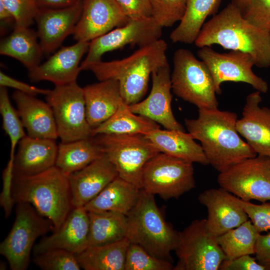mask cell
Returning <instances> with one entry per match:
<instances>
[{
	"label": "cell",
	"mask_w": 270,
	"mask_h": 270,
	"mask_svg": "<svg viewBox=\"0 0 270 270\" xmlns=\"http://www.w3.org/2000/svg\"><path fill=\"white\" fill-rule=\"evenodd\" d=\"M220 188L244 200L270 201V158L257 155L220 172Z\"/></svg>",
	"instance_id": "cell-12"
},
{
	"label": "cell",
	"mask_w": 270,
	"mask_h": 270,
	"mask_svg": "<svg viewBox=\"0 0 270 270\" xmlns=\"http://www.w3.org/2000/svg\"><path fill=\"white\" fill-rule=\"evenodd\" d=\"M0 20L2 25L12 22L15 23L12 14L1 2H0Z\"/></svg>",
	"instance_id": "cell-48"
},
{
	"label": "cell",
	"mask_w": 270,
	"mask_h": 270,
	"mask_svg": "<svg viewBox=\"0 0 270 270\" xmlns=\"http://www.w3.org/2000/svg\"><path fill=\"white\" fill-rule=\"evenodd\" d=\"M249 1L250 0H232V2L239 8L242 14Z\"/></svg>",
	"instance_id": "cell-49"
},
{
	"label": "cell",
	"mask_w": 270,
	"mask_h": 270,
	"mask_svg": "<svg viewBox=\"0 0 270 270\" xmlns=\"http://www.w3.org/2000/svg\"><path fill=\"white\" fill-rule=\"evenodd\" d=\"M11 13L15 25L29 27L38 10L34 0H0Z\"/></svg>",
	"instance_id": "cell-39"
},
{
	"label": "cell",
	"mask_w": 270,
	"mask_h": 270,
	"mask_svg": "<svg viewBox=\"0 0 270 270\" xmlns=\"http://www.w3.org/2000/svg\"><path fill=\"white\" fill-rule=\"evenodd\" d=\"M154 196L141 190L136 204L126 216V238L152 256L172 262L170 253L177 246L178 232L166 221Z\"/></svg>",
	"instance_id": "cell-5"
},
{
	"label": "cell",
	"mask_w": 270,
	"mask_h": 270,
	"mask_svg": "<svg viewBox=\"0 0 270 270\" xmlns=\"http://www.w3.org/2000/svg\"><path fill=\"white\" fill-rule=\"evenodd\" d=\"M89 218L83 207L74 208L56 230L34 246V254L52 249H62L74 254L88 248Z\"/></svg>",
	"instance_id": "cell-22"
},
{
	"label": "cell",
	"mask_w": 270,
	"mask_h": 270,
	"mask_svg": "<svg viewBox=\"0 0 270 270\" xmlns=\"http://www.w3.org/2000/svg\"><path fill=\"white\" fill-rule=\"evenodd\" d=\"M168 44L162 38L139 48L128 57L99 62L87 66L99 81L114 80L118 82L124 102L130 106L140 101L146 94L152 73L168 65Z\"/></svg>",
	"instance_id": "cell-3"
},
{
	"label": "cell",
	"mask_w": 270,
	"mask_h": 270,
	"mask_svg": "<svg viewBox=\"0 0 270 270\" xmlns=\"http://www.w3.org/2000/svg\"><path fill=\"white\" fill-rule=\"evenodd\" d=\"M46 96L62 142L92 137V128L86 118L83 88L76 82L55 86Z\"/></svg>",
	"instance_id": "cell-10"
},
{
	"label": "cell",
	"mask_w": 270,
	"mask_h": 270,
	"mask_svg": "<svg viewBox=\"0 0 270 270\" xmlns=\"http://www.w3.org/2000/svg\"><path fill=\"white\" fill-rule=\"evenodd\" d=\"M162 28L152 16L129 18L124 25L90 42L87 55L80 63L81 70L102 60V56L107 52L127 45L142 48L160 39Z\"/></svg>",
	"instance_id": "cell-13"
},
{
	"label": "cell",
	"mask_w": 270,
	"mask_h": 270,
	"mask_svg": "<svg viewBox=\"0 0 270 270\" xmlns=\"http://www.w3.org/2000/svg\"><path fill=\"white\" fill-rule=\"evenodd\" d=\"M80 0H34L38 9H56L68 7Z\"/></svg>",
	"instance_id": "cell-47"
},
{
	"label": "cell",
	"mask_w": 270,
	"mask_h": 270,
	"mask_svg": "<svg viewBox=\"0 0 270 270\" xmlns=\"http://www.w3.org/2000/svg\"><path fill=\"white\" fill-rule=\"evenodd\" d=\"M171 74L172 90L198 108H217L218 102L212 74L206 64L190 50H176Z\"/></svg>",
	"instance_id": "cell-7"
},
{
	"label": "cell",
	"mask_w": 270,
	"mask_h": 270,
	"mask_svg": "<svg viewBox=\"0 0 270 270\" xmlns=\"http://www.w3.org/2000/svg\"><path fill=\"white\" fill-rule=\"evenodd\" d=\"M192 164L159 152L144 167L142 190L164 200L180 198L195 188Z\"/></svg>",
	"instance_id": "cell-9"
},
{
	"label": "cell",
	"mask_w": 270,
	"mask_h": 270,
	"mask_svg": "<svg viewBox=\"0 0 270 270\" xmlns=\"http://www.w3.org/2000/svg\"><path fill=\"white\" fill-rule=\"evenodd\" d=\"M14 202H28L58 230L74 208L68 174L56 166L30 176H14Z\"/></svg>",
	"instance_id": "cell-4"
},
{
	"label": "cell",
	"mask_w": 270,
	"mask_h": 270,
	"mask_svg": "<svg viewBox=\"0 0 270 270\" xmlns=\"http://www.w3.org/2000/svg\"><path fill=\"white\" fill-rule=\"evenodd\" d=\"M130 244L126 238L110 244L88 247L75 256L80 268L85 270H124Z\"/></svg>",
	"instance_id": "cell-31"
},
{
	"label": "cell",
	"mask_w": 270,
	"mask_h": 270,
	"mask_svg": "<svg viewBox=\"0 0 270 270\" xmlns=\"http://www.w3.org/2000/svg\"><path fill=\"white\" fill-rule=\"evenodd\" d=\"M160 126L145 116L133 112L129 105L122 102L108 119L92 130V136L98 134H142L156 129Z\"/></svg>",
	"instance_id": "cell-32"
},
{
	"label": "cell",
	"mask_w": 270,
	"mask_h": 270,
	"mask_svg": "<svg viewBox=\"0 0 270 270\" xmlns=\"http://www.w3.org/2000/svg\"><path fill=\"white\" fill-rule=\"evenodd\" d=\"M198 200L207 210L206 228L216 237L249 220L235 196L221 188L204 191Z\"/></svg>",
	"instance_id": "cell-17"
},
{
	"label": "cell",
	"mask_w": 270,
	"mask_h": 270,
	"mask_svg": "<svg viewBox=\"0 0 270 270\" xmlns=\"http://www.w3.org/2000/svg\"><path fill=\"white\" fill-rule=\"evenodd\" d=\"M118 176L114 164L104 154L82 169L68 175L73 207H83Z\"/></svg>",
	"instance_id": "cell-20"
},
{
	"label": "cell",
	"mask_w": 270,
	"mask_h": 270,
	"mask_svg": "<svg viewBox=\"0 0 270 270\" xmlns=\"http://www.w3.org/2000/svg\"><path fill=\"white\" fill-rule=\"evenodd\" d=\"M88 212L89 218L88 247L110 244L126 238V215L110 211Z\"/></svg>",
	"instance_id": "cell-30"
},
{
	"label": "cell",
	"mask_w": 270,
	"mask_h": 270,
	"mask_svg": "<svg viewBox=\"0 0 270 270\" xmlns=\"http://www.w3.org/2000/svg\"><path fill=\"white\" fill-rule=\"evenodd\" d=\"M115 166L118 176L142 189L147 162L160 152L142 134H98L92 136Z\"/></svg>",
	"instance_id": "cell-6"
},
{
	"label": "cell",
	"mask_w": 270,
	"mask_h": 270,
	"mask_svg": "<svg viewBox=\"0 0 270 270\" xmlns=\"http://www.w3.org/2000/svg\"><path fill=\"white\" fill-rule=\"evenodd\" d=\"M38 38L36 31L14 25L12 32L1 41L0 54L17 60L30 70L40 64L44 54Z\"/></svg>",
	"instance_id": "cell-28"
},
{
	"label": "cell",
	"mask_w": 270,
	"mask_h": 270,
	"mask_svg": "<svg viewBox=\"0 0 270 270\" xmlns=\"http://www.w3.org/2000/svg\"><path fill=\"white\" fill-rule=\"evenodd\" d=\"M141 190L118 176L84 207L88 212L110 211L127 216L136 204Z\"/></svg>",
	"instance_id": "cell-27"
},
{
	"label": "cell",
	"mask_w": 270,
	"mask_h": 270,
	"mask_svg": "<svg viewBox=\"0 0 270 270\" xmlns=\"http://www.w3.org/2000/svg\"><path fill=\"white\" fill-rule=\"evenodd\" d=\"M174 270H218L226 256L217 237L206 228V218L194 220L182 231L174 250Z\"/></svg>",
	"instance_id": "cell-11"
},
{
	"label": "cell",
	"mask_w": 270,
	"mask_h": 270,
	"mask_svg": "<svg viewBox=\"0 0 270 270\" xmlns=\"http://www.w3.org/2000/svg\"><path fill=\"white\" fill-rule=\"evenodd\" d=\"M220 270H266L255 257L250 254L243 255L232 260H224L221 263Z\"/></svg>",
	"instance_id": "cell-44"
},
{
	"label": "cell",
	"mask_w": 270,
	"mask_h": 270,
	"mask_svg": "<svg viewBox=\"0 0 270 270\" xmlns=\"http://www.w3.org/2000/svg\"><path fill=\"white\" fill-rule=\"evenodd\" d=\"M104 154L92 137L61 142L58 146L56 166L69 175L85 168Z\"/></svg>",
	"instance_id": "cell-33"
},
{
	"label": "cell",
	"mask_w": 270,
	"mask_h": 270,
	"mask_svg": "<svg viewBox=\"0 0 270 270\" xmlns=\"http://www.w3.org/2000/svg\"><path fill=\"white\" fill-rule=\"evenodd\" d=\"M128 19L116 0H82L73 38L76 42H90L124 25Z\"/></svg>",
	"instance_id": "cell-16"
},
{
	"label": "cell",
	"mask_w": 270,
	"mask_h": 270,
	"mask_svg": "<svg viewBox=\"0 0 270 270\" xmlns=\"http://www.w3.org/2000/svg\"><path fill=\"white\" fill-rule=\"evenodd\" d=\"M86 116L92 130L112 116L124 102L118 81L108 80L83 88Z\"/></svg>",
	"instance_id": "cell-25"
},
{
	"label": "cell",
	"mask_w": 270,
	"mask_h": 270,
	"mask_svg": "<svg viewBox=\"0 0 270 270\" xmlns=\"http://www.w3.org/2000/svg\"><path fill=\"white\" fill-rule=\"evenodd\" d=\"M222 0H186L181 20L170 33L173 42L194 43L208 16L216 14Z\"/></svg>",
	"instance_id": "cell-29"
},
{
	"label": "cell",
	"mask_w": 270,
	"mask_h": 270,
	"mask_svg": "<svg viewBox=\"0 0 270 270\" xmlns=\"http://www.w3.org/2000/svg\"><path fill=\"white\" fill-rule=\"evenodd\" d=\"M55 140L26 135L15 154L14 176L34 175L56 166L58 146Z\"/></svg>",
	"instance_id": "cell-24"
},
{
	"label": "cell",
	"mask_w": 270,
	"mask_h": 270,
	"mask_svg": "<svg viewBox=\"0 0 270 270\" xmlns=\"http://www.w3.org/2000/svg\"><path fill=\"white\" fill-rule=\"evenodd\" d=\"M237 114L218 108H198L196 119L184 120L188 132L199 140L209 164L219 172L257 156L240 137Z\"/></svg>",
	"instance_id": "cell-1"
},
{
	"label": "cell",
	"mask_w": 270,
	"mask_h": 270,
	"mask_svg": "<svg viewBox=\"0 0 270 270\" xmlns=\"http://www.w3.org/2000/svg\"><path fill=\"white\" fill-rule=\"evenodd\" d=\"M145 136L160 152L192 163L209 164L201 145L188 132L159 128Z\"/></svg>",
	"instance_id": "cell-26"
},
{
	"label": "cell",
	"mask_w": 270,
	"mask_h": 270,
	"mask_svg": "<svg viewBox=\"0 0 270 270\" xmlns=\"http://www.w3.org/2000/svg\"><path fill=\"white\" fill-rule=\"evenodd\" d=\"M254 254L257 262L266 270H270V230L266 234L258 235Z\"/></svg>",
	"instance_id": "cell-46"
},
{
	"label": "cell",
	"mask_w": 270,
	"mask_h": 270,
	"mask_svg": "<svg viewBox=\"0 0 270 270\" xmlns=\"http://www.w3.org/2000/svg\"><path fill=\"white\" fill-rule=\"evenodd\" d=\"M152 17L162 28L172 26L184 14L186 0H148Z\"/></svg>",
	"instance_id": "cell-38"
},
{
	"label": "cell",
	"mask_w": 270,
	"mask_h": 270,
	"mask_svg": "<svg viewBox=\"0 0 270 270\" xmlns=\"http://www.w3.org/2000/svg\"><path fill=\"white\" fill-rule=\"evenodd\" d=\"M152 86L148 97L129 106L134 114L145 116L166 129L184 131L176 120L172 109L171 74L169 64L154 70L152 74Z\"/></svg>",
	"instance_id": "cell-15"
},
{
	"label": "cell",
	"mask_w": 270,
	"mask_h": 270,
	"mask_svg": "<svg viewBox=\"0 0 270 270\" xmlns=\"http://www.w3.org/2000/svg\"><path fill=\"white\" fill-rule=\"evenodd\" d=\"M259 234L249 219L240 226L218 236L217 240L226 260H232L243 255L254 254Z\"/></svg>",
	"instance_id": "cell-34"
},
{
	"label": "cell",
	"mask_w": 270,
	"mask_h": 270,
	"mask_svg": "<svg viewBox=\"0 0 270 270\" xmlns=\"http://www.w3.org/2000/svg\"><path fill=\"white\" fill-rule=\"evenodd\" d=\"M260 92L249 94L236 129L257 155L270 158V108L260 107Z\"/></svg>",
	"instance_id": "cell-21"
},
{
	"label": "cell",
	"mask_w": 270,
	"mask_h": 270,
	"mask_svg": "<svg viewBox=\"0 0 270 270\" xmlns=\"http://www.w3.org/2000/svg\"><path fill=\"white\" fill-rule=\"evenodd\" d=\"M236 200L244 208L257 231L261 234L270 230V202L254 204L235 196Z\"/></svg>",
	"instance_id": "cell-41"
},
{
	"label": "cell",
	"mask_w": 270,
	"mask_h": 270,
	"mask_svg": "<svg viewBox=\"0 0 270 270\" xmlns=\"http://www.w3.org/2000/svg\"><path fill=\"white\" fill-rule=\"evenodd\" d=\"M82 0L72 6L56 9H38L36 16V32L44 54H49L72 34L82 14Z\"/></svg>",
	"instance_id": "cell-18"
},
{
	"label": "cell",
	"mask_w": 270,
	"mask_h": 270,
	"mask_svg": "<svg viewBox=\"0 0 270 270\" xmlns=\"http://www.w3.org/2000/svg\"><path fill=\"white\" fill-rule=\"evenodd\" d=\"M129 18L152 16L148 0H116Z\"/></svg>",
	"instance_id": "cell-43"
},
{
	"label": "cell",
	"mask_w": 270,
	"mask_h": 270,
	"mask_svg": "<svg viewBox=\"0 0 270 270\" xmlns=\"http://www.w3.org/2000/svg\"><path fill=\"white\" fill-rule=\"evenodd\" d=\"M49 231H54L49 220L31 204L18 203L12 226L0 244V253L6 259L10 270H26L36 240Z\"/></svg>",
	"instance_id": "cell-8"
},
{
	"label": "cell",
	"mask_w": 270,
	"mask_h": 270,
	"mask_svg": "<svg viewBox=\"0 0 270 270\" xmlns=\"http://www.w3.org/2000/svg\"><path fill=\"white\" fill-rule=\"evenodd\" d=\"M242 16L252 25L270 32V0H250Z\"/></svg>",
	"instance_id": "cell-40"
},
{
	"label": "cell",
	"mask_w": 270,
	"mask_h": 270,
	"mask_svg": "<svg viewBox=\"0 0 270 270\" xmlns=\"http://www.w3.org/2000/svg\"><path fill=\"white\" fill-rule=\"evenodd\" d=\"M34 264L44 270H80L75 254L62 249H52L34 254Z\"/></svg>",
	"instance_id": "cell-37"
},
{
	"label": "cell",
	"mask_w": 270,
	"mask_h": 270,
	"mask_svg": "<svg viewBox=\"0 0 270 270\" xmlns=\"http://www.w3.org/2000/svg\"><path fill=\"white\" fill-rule=\"evenodd\" d=\"M200 48L218 44L246 52L259 68L270 66V32L255 26L232 2L205 22L194 42Z\"/></svg>",
	"instance_id": "cell-2"
},
{
	"label": "cell",
	"mask_w": 270,
	"mask_h": 270,
	"mask_svg": "<svg viewBox=\"0 0 270 270\" xmlns=\"http://www.w3.org/2000/svg\"><path fill=\"white\" fill-rule=\"evenodd\" d=\"M0 87L12 88L17 91L32 96L40 94L46 96L50 90L41 88L30 85L16 80L2 71L0 72Z\"/></svg>",
	"instance_id": "cell-45"
},
{
	"label": "cell",
	"mask_w": 270,
	"mask_h": 270,
	"mask_svg": "<svg viewBox=\"0 0 270 270\" xmlns=\"http://www.w3.org/2000/svg\"><path fill=\"white\" fill-rule=\"evenodd\" d=\"M12 97L28 136L40 138H58L54 115L47 102L17 90L13 93Z\"/></svg>",
	"instance_id": "cell-23"
},
{
	"label": "cell",
	"mask_w": 270,
	"mask_h": 270,
	"mask_svg": "<svg viewBox=\"0 0 270 270\" xmlns=\"http://www.w3.org/2000/svg\"><path fill=\"white\" fill-rule=\"evenodd\" d=\"M197 54L212 74L216 94H221V84L226 82H244L260 93L268 92L266 82L252 71L255 64L250 54L238 50L219 53L210 46H204L200 48Z\"/></svg>",
	"instance_id": "cell-14"
},
{
	"label": "cell",
	"mask_w": 270,
	"mask_h": 270,
	"mask_svg": "<svg viewBox=\"0 0 270 270\" xmlns=\"http://www.w3.org/2000/svg\"><path fill=\"white\" fill-rule=\"evenodd\" d=\"M90 42H76L62 48L45 62L29 70L28 76L33 82L49 81L55 86L76 82L81 70L80 62L88 52Z\"/></svg>",
	"instance_id": "cell-19"
},
{
	"label": "cell",
	"mask_w": 270,
	"mask_h": 270,
	"mask_svg": "<svg viewBox=\"0 0 270 270\" xmlns=\"http://www.w3.org/2000/svg\"><path fill=\"white\" fill-rule=\"evenodd\" d=\"M172 262L156 258L138 244L130 242L126 254L124 270H172Z\"/></svg>",
	"instance_id": "cell-36"
},
{
	"label": "cell",
	"mask_w": 270,
	"mask_h": 270,
	"mask_svg": "<svg viewBox=\"0 0 270 270\" xmlns=\"http://www.w3.org/2000/svg\"><path fill=\"white\" fill-rule=\"evenodd\" d=\"M14 160H9L2 173V190L0 196V204L4 212L6 218L12 212L14 203L12 196V186L14 178Z\"/></svg>",
	"instance_id": "cell-42"
},
{
	"label": "cell",
	"mask_w": 270,
	"mask_h": 270,
	"mask_svg": "<svg viewBox=\"0 0 270 270\" xmlns=\"http://www.w3.org/2000/svg\"><path fill=\"white\" fill-rule=\"evenodd\" d=\"M0 113L2 126L8 136L10 143V159L14 160L16 148L20 140L26 134L17 110L12 106L6 88H0Z\"/></svg>",
	"instance_id": "cell-35"
}]
</instances>
